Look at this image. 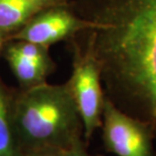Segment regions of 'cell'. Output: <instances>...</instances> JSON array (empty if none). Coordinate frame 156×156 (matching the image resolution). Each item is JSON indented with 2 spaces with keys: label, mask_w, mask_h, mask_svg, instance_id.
Returning <instances> with one entry per match:
<instances>
[{
  "label": "cell",
  "mask_w": 156,
  "mask_h": 156,
  "mask_svg": "<svg viewBox=\"0 0 156 156\" xmlns=\"http://www.w3.org/2000/svg\"><path fill=\"white\" fill-rule=\"evenodd\" d=\"M72 7L95 23L83 32L105 94L147 124L156 141V0H85Z\"/></svg>",
  "instance_id": "6da1fadb"
},
{
  "label": "cell",
  "mask_w": 156,
  "mask_h": 156,
  "mask_svg": "<svg viewBox=\"0 0 156 156\" xmlns=\"http://www.w3.org/2000/svg\"><path fill=\"white\" fill-rule=\"evenodd\" d=\"M12 125L21 152L57 147L68 149L83 138V125L67 83L48 82L12 90Z\"/></svg>",
  "instance_id": "7a4b0ae2"
},
{
  "label": "cell",
  "mask_w": 156,
  "mask_h": 156,
  "mask_svg": "<svg viewBox=\"0 0 156 156\" xmlns=\"http://www.w3.org/2000/svg\"><path fill=\"white\" fill-rule=\"evenodd\" d=\"M72 42V73L67 81L83 125V139L88 144L93 134L101 127L105 94L101 71L92 51L86 45Z\"/></svg>",
  "instance_id": "3957f363"
},
{
  "label": "cell",
  "mask_w": 156,
  "mask_h": 156,
  "mask_svg": "<svg viewBox=\"0 0 156 156\" xmlns=\"http://www.w3.org/2000/svg\"><path fill=\"white\" fill-rule=\"evenodd\" d=\"M105 149L117 156H155L154 135L144 122L118 108L105 96L101 121Z\"/></svg>",
  "instance_id": "277c9868"
},
{
  "label": "cell",
  "mask_w": 156,
  "mask_h": 156,
  "mask_svg": "<svg viewBox=\"0 0 156 156\" xmlns=\"http://www.w3.org/2000/svg\"><path fill=\"white\" fill-rule=\"evenodd\" d=\"M94 27L95 23L78 13L70 2L39 12L26 26L8 36L7 42L27 41L50 48L53 44L70 41Z\"/></svg>",
  "instance_id": "5b68a950"
},
{
  "label": "cell",
  "mask_w": 156,
  "mask_h": 156,
  "mask_svg": "<svg viewBox=\"0 0 156 156\" xmlns=\"http://www.w3.org/2000/svg\"><path fill=\"white\" fill-rule=\"evenodd\" d=\"M70 0H0V30L10 36L29 23L39 12Z\"/></svg>",
  "instance_id": "8992f818"
},
{
  "label": "cell",
  "mask_w": 156,
  "mask_h": 156,
  "mask_svg": "<svg viewBox=\"0 0 156 156\" xmlns=\"http://www.w3.org/2000/svg\"><path fill=\"white\" fill-rule=\"evenodd\" d=\"M2 52L9 68L23 89L46 83L47 78L54 72L49 68L35 63L18 54L7 43L5 44Z\"/></svg>",
  "instance_id": "52a82bcc"
},
{
  "label": "cell",
  "mask_w": 156,
  "mask_h": 156,
  "mask_svg": "<svg viewBox=\"0 0 156 156\" xmlns=\"http://www.w3.org/2000/svg\"><path fill=\"white\" fill-rule=\"evenodd\" d=\"M12 90L0 78V156H21L11 117Z\"/></svg>",
  "instance_id": "ba28073f"
},
{
  "label": "cell",
  "mask_w": 156,
  "mask_h": 156,
  "mask_svg": "<svg viewBox=\"0 0 156 156\" xmlns=\"http://www.w3.org/2000/svg\"><path fill=\"white\" fill-rule=\"evenodd\" d=\"M7 44L15 52L27 59L55 71L56 64L50 55L49 47L27 41H9Z\"/></svg>",
  "instance_id": "9c48e42d"
},
{
  "label": "cell",
  "mask_w": 156,
  "mask_h": 156,
  "mask_svg": "<svg viewBox=\"0 0 156 156\" xmlns=\"http://www.w3.org/2000/svg\"><path fill=\"white\" fill-rule=\"evenodd\" d=\"M67 149L57 147H46L21 152V156H66Z\"/></svg>",
  "instance_id": "30bf717a"
},
{
  "label": "cell",
  "mask_w": 156,
  "mask_h": 156,
  "mask_svg": "<svg viewBox=\"0 0 156 156\" xmlns=\"http://www.w3.org/2000/svg\"><path fill=\"white\" fill-rule=\"evenodd\" d=\"M87 144L83 138L77 139L72 143V145L67 149L66 156H101V155H92L87 151Z\"/></svg>",
  "instance_id": "8fae6325"
},
{
  "label": "cell",
  "mask_w": 156,
  "mask_h": 156,
  "mask_svg": "<svg viewBox=\"0 0 156 156\" xmlns=\"http://www.w3.org/2000/svg\"><path fill=\"white\" fill-rule=\"evenodd\" d=\"M6 43H7V35L0 30V54L2 53Z\"/></svg>",
  "instance_id": "7c38bea8"
}]
</instances>
